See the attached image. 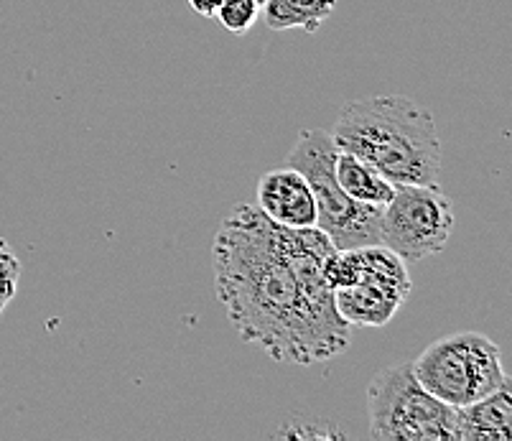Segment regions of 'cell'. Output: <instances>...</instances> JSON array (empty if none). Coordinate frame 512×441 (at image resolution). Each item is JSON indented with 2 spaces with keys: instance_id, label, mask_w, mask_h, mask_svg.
<instances>
[{
  "instance_id": "6da1fadb",
  "label": "cell",
  "mask_w": 512,
  "mask_h": 441,
  "mask_svg": "<svg viewBox=\"0 0 512 441\" xmlns=\"http://www.w3.org/2000/svg\"><path fill=\"white\" fill-rule=\"evenodd\" d=\"M319 227H283L237 204L214 235V289L237 334L276 362L314 365L349 347L324 263L334 253Z\"/></svg>"
},
{
  "instance_id": "7a4b0ae2",
  "label": "cell",
  "mask_w": 512,
  "mask_h": 441,
  "mask_svg": "<svg viewBox=\"0 0 512 441\" xmlns=\"http://www.w3.org/2000/svg\"><path fill=\"white\" fill-rule=\"evenodd\" d=\"M332 141L377 174L400 184H439L441 141L434 113L400 95L349 100L334 123Z\"/></svg>"
},
{
  "instance_id": "3957f363",
  "label": "cell",
  "mask_w": 512,
  "mask_h": 441,
  "mask_svg": "<svg viewBox=\"0 0 512 441\" xmlns=\"http://www.w3.org/2000/svg\"><path fill=\"white\" fill-rule=\"evenodd\" d=\"M337 143L324 128L301 131L286 156V166L299 169L309 181L316 199V227L337 250L362 248L380 243L383 207L347 197L334 176Z\"/></svg>"
},
{
  "instance_id": "277c9868",
  "label": "cell",
  "mask_w": 512,
  "mask_h": 441,
  "mask_svg": "<svg viewBox=\"0 0 512 441\" xmlns=\"http://www.w3.org/2000/svg\"><path fill=\"white\" fill-rule=\"evenodd\" d=\"M418 383L446 406L462 408L510 385L502 352L482 332H454L411 362Z\"/></svg>"
},
{
  "instance_id": "5b68a950",
  "label": "cell",
  "mask_w": 512,
  "mask_h": 441,
  "mask_svg": "<svg viewBox=\"0 0 512 441\" xmlns=\"http://www.w3.org/2000/svg\"><path fill=\"white\" fill-rule=\"evenodd\" d=\"M367 416L377 441H456V408L418 383L411 362L383 368L370 380Z\"/></svg>"
},
{
  "instance_id": "8992f818",
  "label": "cell",
  "mask_w": 512,
  "mask_h": 441,
  "mask_svg": "<svg viewBox=\"0 0 512 441\" xmlns=\"http://www.w3.org/2000/svg\"><path fill=\"white\" fill-rule=\"evenodd\" d=\"M454 232V204L439 184H400L383 207L380 243L406 263H421L446 248Z\"/></svg>"
},
{
  "instance_id": "52a82bcc",
  "label": "cell",
  "mask_w": 512,
  "mask_h": 441,
  "mask_svg": "<svg viewBox=\"0 0 512 441\" xmlns=\"http://www.w3.org/2000/svg\"><path fill=\"white\" fill-rule=\"evenodd\" d=\"M258 210L283 227H314L316 199L299 169L283 164L265 171L258 181Z\"/></svg>"
},
{
  "instance_id": "ba28073f",
  "label": "cell",
  "mask_w": 512,
  "mask_h": 441,
  "mask_svg": "<svg viewBox=\"0 0 512 441\" xmlns=\"http://www.w3.org/2000/svg\"><path fill=\"white\" fill-rule=\"evenodd\" d=\"M512 396L510 385L469 406L456 408V441H510Z\"/></svg>"
},
{
  "instance_id": "9c48e42d",
  "label": "cell",
  "mask_w": 512,
  "mask_h": 441,
  "mask_svg": "<svg viewBox=\"0 0 512 441\" xmlns=\"http://www.w3.org/2000/svg\"><path fill=\"white\" fill-rule=\"evenodd\" d=\"M403 304L406 299L375 283L357 281L352 286L334 289L337 314L349 327H385Z\"/></svg>"
},
{
  "instance_id": "30bf717a",
  "label": "cell",
  "mask_w": 512,
  "mask_h": 441,
  "mask_svg": "<svg viewBox=\"0 0 512 441\" xmlns=\"http://www.w3.org/2000/svg\"><path fill=\"white\" fill-rule=\"evenodd\" d=\"M334 11L337 0H265L260 18L271 31L301 29L304 34H316Z\"/></svg>"
},
{
  "instance_id": "8fae6325",
  "label": "cell",
  "mask_w": 512,
  "mask_h": 441,
  "mask_svg": "<svg viewBox=\"0 0 512 441\" xmlns=\"http://www.w3.org/2000/svg\"><path fill=\"white\" fill-rule=\"evenodd\" d=\"M334 176H337V184L342 187V192L347 197L357 199V202L385 207L395 192V187L383 174H377L370 164H365V161L347 151H337Z\"/></svg>"
},
{
  "instance_id": "7c38bea8",
  "label": "cell",
  "mask_w": 512,
  "mask_h": 441,
  "mask_svg": "<svg viewBox=\"0 0 512 441\" xmlns=\"http://www.w3.org/2000/svg\"><path fill=\"white\" fill-rule=\"evenodd\" d=\"M214 18L222 23V29H227L235 36H242L258 23L260 3L258 0H222Z\"/></svg>"
},
{
  "instance_id": "4fadbf2b",
  "label": "cell",
  "mask_w": 512,
  "mask_h": 441,
  "mask_svg": "<svg viewBox=\"0 0 512 441\" xmlns=\"http://www.w3.org/2000/svg\"><path fill=\"white\" fill-rule=\"evenodd\" d=\"M18 281H21V261L8 245V240L0 238V314L8 309L16 296Z\"/></svg>"
},
{
  "instance_id": "5bb4252c",
  "label": "cell",
  "mask_w": 512,
  "mask_h": 441,
  "mask_svg": "<svg viewBox=\"0 0 512 441\" xmlns=\"http://www.w3.org/2000/svg\"><path fill=\"white\" fill-rule=\"evenodd\" d=\"M186 3H189V8H192L194 13H199V16L214 18V13H217L222 0H186Z\"/></svg>"
},
{
  "instance_id": "9a60e30c",
  "label": "cell",
  "mask_w": 512,
  "mask_h": 441,
  "mask_svg": "<svg viewBox=\"0 0 512 441\" xmlns=\"http://www.w3.org/2000/svg\"><path fill=\"white\" fill-rule=\"evenodd\" d=\"M258 3H260V6H263V3H265V0H258Z\"/></svg>"
}]
</instances>
